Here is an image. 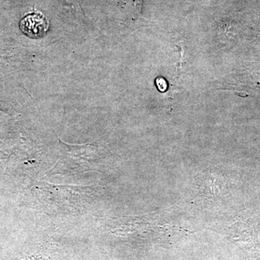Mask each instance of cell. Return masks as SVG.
<instances>
[{"mask_svg":"<svg viewBox=\"0 0 260 260\" xmlns=\"http://www.w3.org/2000/svg\"><path fill=\"white\" fill-rule=\"evenodd\" d=\"M49 23L42 13H32L22 19L20 23L21 31L31 39H40L47 34Z\"/></svg>","mask_w":260,"mask_h":260,"instance_id":"6da1fadb","label":"cell"},{"mask_svg":"<svg viewBox=\"0 0 260 260\" xmlns=\"http://www.w3.org/2000/svg\"><path fill=\"white\" fill-rule=\"evenodd\" d=\"M142 3H143V0H135V9L138 13H140V10H141Z\"/></svg>","mask_w":260,"mask_h":260,"instance_id":"7a4b0ae2","label":"cell"}]
</instances>
